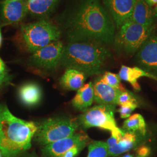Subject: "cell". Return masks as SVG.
<instances>
[{"label":"cell","mask_w":157,"mask_h":157,"mask_svg":"<svg viewBox=\"0 0 157 157\" xmlns=\"http://www.w3.org/2000/svg\"><path fill=\"white\" fill-rule=\"evenodd\" d=\"M69 42L93 41L112 44L115 25L100 0H81L63 25Z\"/></svg>","instance_id":"cell-1"},{"label":"cell","mask_w":157,"mask_h":157,"mask_svg":"<svg viewBox=\"0 0 157 157\" xmlns=\"http://www.w3.org/2000/svg\"><path fill=\"white\" fill-rule=\"evenodd\" d=\"M111 52L105 45L93 41L69 42L64 46L60 64L87 75L101 74Z\"/></svg>","instance_id":"cell-2"},{"label":"cell","mask_w":157,"mask_h":157,"mask_svg":"<svg viewBox=\"0 0 157 157\" xmlns=\"http://www.w3.org/2000/svg\"><path fill=\"white\" fill-rule=\"evenodd\" d=\"M37 130L34 122L17 118L6 105L0 104V151L3 157H16L30 148Z\"/></svg>","instance_id":"cell-3"},{"label":"cell","mask_w":157,"mask_h":157,"mask_svg":"<svg viewBox=\"0 0 157 157\" xmlns=\"http://www.w3.org/2000/svg\"><path fill=\"white\" fill-rule=\"evenodd\" d=\"M155 26L147 27L127 21L115 34L113 45L118 53L131 56L136 53L154 33Z\"/></svg>","instance_id":"cell-4"},{"label":"cell","mask_w":157,"mask_h":157,"mask_svg":"<svg viewBox=\"0 0 157 157\" xmlns=\"http://www.w3.org/2000/svg\"><path fill=\"white\" fill-rule=\"evenodd\" d=\"M21 31L26 48L31 53L58 41L61 34L57 26L44 19L23 25Z\"/></svg>","instance_id":"cell-5"},{"label":"cell","mask_w":157,"mask_h":157,"mask_svg":"<svg viewBox=\"0 0 157 157\" xmlns=\"http://www.w3.org/2000/svg\"><path fill=\"white\" fill-rule=\"evenodd\" d=\"M78 126V122L71 118H49L37 126L35 139L40 145L45 146L73 135Z\"/></svg>","instance_id":"cell-6"},{"label":"cell","mask_w":157,"mask_h":157,"mask_svg":"<svg viewBox=\"0 0 157 157\" xmlns=\"http://www.w3.org/2000/svg\"><path fill=\"white\" fill-rule=\"evenodd\" d=\"M115 109V106L100 104L89 108L79 117L78 124L84 129L98 128L110 131L112 136H122L124 130L117 124L114 118Z\"/></svg>","instance_id":"cell-7"},{"label":"cell","mask_w":157,"mask_h":157,"mask_svg":"<svg viewBox=\"0 0 157 157\" xmlns=\"http://www.w3.org/2000/svg\"><path fill=\"white\" fill-rule=\"evenodd\" d=\"M63 47L60 41H54L32 53L29 62L35 67L54 69L61 63Z\"/></svg>","instance_id":"cell-8"},{"label":"cell","mask_w":157,"mask_h":157,"mask_svg":"<svg viewBox=\"0 0 157 157\" xmlns=\"http://www.w3.org/2000/svg\"><path fill=\"white\" fill-rule=\"evenodd\" d=\"M135 62L142 69L157 77V33H153L136 52Z\"/></svg>","instance_id":"cell-9"},{"label":"cell","mask_w":157,"mask_h":157,"mask_svg":"<svg viewBox=\"0 0 157 157\" xmlns=\"http://www.w3.org/2000/svg\"><path fill=\"white\" fill-rule=\"evenodd\" d=\"M90 139L83 132H76L73 135L44 146L42 150L44 157H61L75 146H87L90 144Z\"/></svg>","instance_id":"cell-10"},{"label":"cell","mask_w":157,"mask_h":157,"mask_svg":"<svg viewBox=\"0 0 157 157\" xmlns=\"http://www.w3.org/2000/svg\"><path fill=\"white\" fill-rule=\"evenodd\" d=\"M140 136L139 133L124 130L121 136L111 135L107 141L108 156L117 157L134 148L140 140Z\"/></svg>","instance_id":"cell-11"},{"label":"cell","mask_w":157,"mask_h":157,"mask_svg":"<svg viewBox=\"0 0 157 157\" xmlns=\"http://www.w3.org/2000/svg\"><path fill=\"white\" fill-rule=\"evenodd\" d=\"M117 29L128 21L137 0H102Z\"/></svg>","instance_id":"cell-12"},{"label":"cell","mask_w":157,"mask_h":157,"mask_svg":"<svg viewBox=\"0 0 157 157\" xmlns=\"http://www.w3.org/2000/svg\"><path fill=\"white\" fill-rule=\"evenodd\" d=\"M27 0L6 1L1 2V18L4 25H17L28 13Z\"/></svg>","instance_id":"cell-13"},{"label":"cell","mask_w":157,"mask_h":157,"mask_svg":"<svg viewBox=\"0 0 157 157\" xmlns=\"http://www.w3.org/2000/svg\"><path fill=\"white\" fill-rule=\"evenodd\" d=\"M93 84L94 101L100 105H109L116 107L118 98L122 93L106 83L100 76L95 79Z\"/></svg>","instance_id":"cell-14"},{"label":"cell","mask_w":157,"mask_h":157,"mask_svg":"<svg viewBox=\"0 0 157 157\" xmlns=\"http://www.w3.org/2000/svg\"><path fill=\"white\" fill-rule=\"evenodd\" d=\"M157 13L145 0H137L128 21L142 26H155Z\"/></svg>","instance_id":"cell-15"},{"label":"cell","mask_w":157,"mask_h":157,"mask_svg":"<svg viewBox=\"0 0 157 157\" xmlns=\"http://www.w3.org/2000/svg\"><path fill=\"white\" fill-rule=\"evenodd\" d=\"M118 75L121 80L129 83L136 91H140L141 89L140 84L137 82L139 78L142 77H147L157 81V77L155 76L146 72L138 67H129L122 65Z\"/></svg>","instance_id":"cell-16"},{"label":"cell","mask_w":157,"mask_h":157,"mask_svg":"<svg viewBox=\"0 0 157 157\" xmlns=\"http://www.w3.org/2000/svg\"><path fill=\"white\" fill-rule=\"evenodd\" d=\"M19 97L22 103L27 107H33L39 103L42 91L39 86L34 83L23 84L19 90Z\"/></svg>","instance_id":"cell-17"},{"label":"cell","mask_w":157,"mask_h":157,"mask_svg":"<svg viewBox=\"0 0 157 157\" xmlns=\"http://www.w3.org/2000/svg\"><path fill=\"white\" fill-rule=\"evenodd\" d=\"M94 101V90L92 82L84 84L77 91L72 100L73 107L84 112L89 108Z\"/></svg>","instance_id":"cell-18"},{"label":"cell","mask_w":157,"mask_h":157,"mask_svg":"<svg viewBox=\"0 0 157 157\" xmlns=\"http://www.w3.org/2000/svg\"><path fill=\"white\" fill-rule=\"evenodd\" d=\"M59 1L27 0L28 13L34 17H45L54 11Z\"/></svg>","instance_id":"cell-19"},{"label":"cell","mask_w":157,"mask_h":157,"mask_svg":"<svg viewBox=\"0 0 157 157\" xmlns=\"http://www.w3.org/2000/svg\"><path fill=\"white\" fill-rule=\"evenodd\" d=\"M86 75L73 69H67L61 78V84L67 90H78L84 85Z\"/></svg>","instance_id":"cell-20"},{"label":"cell","mask_w":157,"mask_h":157,"mask_svg":"<svg viewBox=\"0 0 157 157\" xmlns=\"http://www.w3.org/2000/svg\"><path fill=\"white\" fill-rule=\"evenodd\" d=\"M122 129L124 131L137 132L145 136L147 132L145 120L140 114L135 113L125 120Z\"/></svg>","instance_id":"cell-21"},{"label":"cell","mask_w":157,"mask_h":157,"mask_svg":"<svg viewBox=\"0 0 157 157\" xmlns=\"http://www.w3.org/2000/svg\"><path fill=\"white\" fill-rule=\"evenodd\" d=\"M108 146L107 143L101 141L91 142L89 146L87 157H108Z\"/></svg>","instance_id":"cell-22"},{"label":"cell","mask_w":157,"mask_h":157,"mask_svg":"<svg viewBox=\"0 0 157 157\" xmlns=\"http://www.w3.org/2000/svg\"><path fill=\"white\" fill-rule=\"evenodd\" d=\"M101 78L106 83L112 87L120 90L122 92L126 91L121 83V79L117 74L106 72L104 73Z\"/></svg>","instance_id":"cell-23"},{"label":"cell","mask_w":157,"mask_h":157,"mask_svg":"<svg viewBox=\"0 0 157 157\" xmlns=\"http://www.w3.org/2000/svg\"><path fill=\"white\" fill-rule=\"evenodd\" d=\"M138 104L135 102H130L120 105V108L118 110L120 116L122 119H127L131 115V113L135 111L137 107Z\"/></svg>","instance_id":"cell-24"},{"label":"cell","mask_w":157,"mask_h":157,"mask_svg":"<svg viewBox=\"0 0 157 157\" xmlns=\"http://www.w3.org/2000/svg\"><path fill=\"white\" fill-rule=\"evenodd\" d=\"M130 102L137 103V100L134 95L127 90L122 92L118 97L117 105L120 106Z\"/></svg>","instance_id":"cell-25"},{"label":"cell","mask_w":157,"mask_h":157,"mask_svg":"<svg viewBox=\"0 0 157 157\" xmlns=\"http://www.w3.org/2000/svg\"><path fill=\"white\" fill-rule=\"evenodd\" d=\"M151 150L150 148L146 146H142L140 147L134 157H150Z\"/></svg>","instance_id":"cell-26"},{"label":"cell","mask_w":157,"mask_h":157,"mask_svg":"<svg viewBox=\"0 0 157 157\" xmlns=\"http://www.w3.org/2000/svg\"><path fill=\"white\" fill-rule=\"evenodd\" d=\"M84 147L85 146H75L66 152L61 157H75Z\"/></svg>","instance_id":"cell-27"},{"label":"cell","mask_w":157,"mask_h":157,"mask_svg":"<svg viewBox=\"0 0 157 157\" xmlns=\"http://www.w3.org/2000/svg\"><path fill=\"white\" fill-rule=\"evenodd\" d=\"M0 79L4 82L7 80V73L6 65L0 58Z\"/></svg>","instance_id":"cell-28"},{"label":"cell","mask_w":157,"mask_h":157,"mask_svg":"<svg viewBox=\"0 0 157 157\" xmlns=\"http://www.w3.org/2000/svg\"><path fill=\"white\" fill-rule=\"evenodd\" d=\"M146 2L151 6H155L157 4V0H145Z\"/></svg>","instance_id":"cell-29"},{"label":"cell","mask_w":157,"mask_h":157,"mask_svg":"<svg viewBox=\"0 0 157 157\" xmlns=\"http://www.w3.org/2000/svg\"><path fill=\"white\" fill-rule=\"evenodd\" d=\"M135 156L132 155V154H126V155H124L122 157H134Z\"/></svg>","instance_id":"cell-30"},{"label":"cell","mask_w":157,"mask_h":157,"mask_svg":"<svg viewBox=\"0 0 157 157\" xmlns=\"http://www.w3.org/2000/svg\"><path fill=\"white\" fill-rule=\"evenodd\" d=\"M2 34H1V29L0 28V46L1 45V43H2Z\"/></svg>","instance_id":"cell-31"},{"label":"cell","mask_w":157,"mask_h":157,"mask_svg":"<svg viewBox=\"0 0 157 157\" xmlns=\"http://www.w3.org/2000/svg\"><path fill=\"white\" fill-rule=\"evenodd\" d=\"M28 157H39L38 156H37L36 155H34V154H31Z\"/></svg>","instance_id":"cell-32"},{"label":"cell","mask_w":157,"mask_h":157,"mask_svg":"<svg viewBox=\"0 0 157 157\" xmlns=\"http://www.w3.org/2000/svg\"><path fill=\"white\" fill-rule=\"evenodd\" d=\"M3 82H4V81L0 79V86L2 85V83H3Z\"/></svg>","instance_id":"cell-33"},{"label":"cell","mask_w":157,"mask_h":157,"mask_svg":"<svg viewBox=\"0 0 157 157\" xmlns=\"http://www.w3.org/2000/svg\"><path fill=\"white\" fill-rule=\"evenodd\" d=\"M154 10H155V12L157 13V4L156 5V6H155V8H154Z\"/></svg>","instance_id":"cell-34"},{"label":"cell","mask_w":157,"mask_h":157,"mask_svg":"<svg viewBox=\"0 0 157 157\" xmlns=\"http://www.w3.org/2000/svg\"><path fill=\"white\" fill-rule=\"evenodd\" d=\"M6 1H19V0H6Z\"/></svg>","instance_id":"cell-35"},{"label":"cell","mask_w":157,"mask_h":157,"mask_svg":"<svg viewBox=\"0 0 157 157\" xmlns=\"http://www.w3.org/2000/svg\"><path fill=\"white\" fill-rule=\"evenodd\" d=\"M0 157H2V154H1V151H0Z\"/></svg>","instance_id":"cell-36"}]
</instances>
